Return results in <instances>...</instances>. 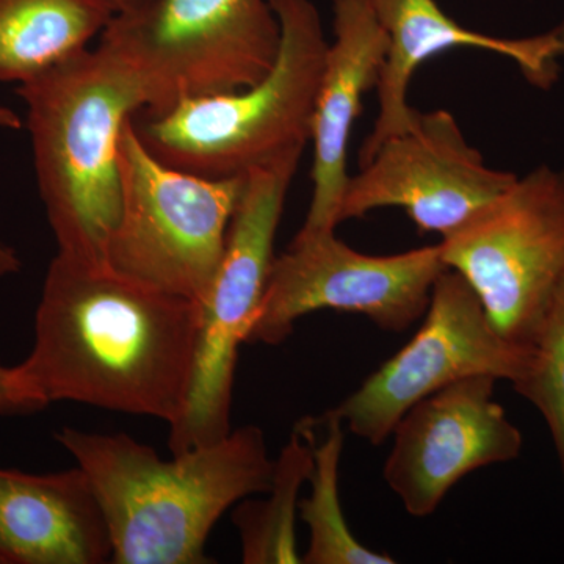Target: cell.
<instances>
[{"label": "cell", "mask_w": 564, "mask_h": 564, "mask_svg": "<svg viewBox=\"0 0 564 564\" xmlns=\"http://www.w3.org/2000/svg\"><path fill=\"white\" fill-rule=\"evenodd\" d=\"M202 306L57 252L18 367L50 406L76 402L174 425L187 406Z\"/></svg>", "instance_id": "1"}, {"label": "cell", "mask_w": 564, "mask_h": 564, "mask_svg": "<svg viewBox=\"0 0 564 564\" xmlns=\"http://www.w3.org/2000/svg\"><path fill=\"white\" fill-rule=\"evenodd\" d=\"M54 437L90 481L113 564L210 563L206 544L221 516L272 486L274 459L256 425L172 459L126 433L63 426Z\"/></svg>", "instance_id": "2"}, {"label": "cell", "mask_w": 564, "mask_h": 564, "mask_svg": "<svg viewBox=\"0 0 564 564\" xmlns=\"http://www.w3.org/2000/svg\"><path fill=\"white\" fill-rule=\"evenodd\" d=\"M28 107L41 202L58 251L107 267L121 210L118 147L139 95L98 51H82L18 85Z\"/></svg>", "instance_id": "3"}, {"label": "cell", "mask_w": 564, "mask_h": 564, "mask_svg": "<svg viewBox=\"0 0 564 564\" xmlns=\"http://www.w3.org/2000/svg\"><path fill=\"white\" fill-rule=\"evenodd\" d=\"M281 25L272 70L252 87L185 99L166 113L137 120L140 140L163 163L210 177L243 176L313 135L328 41L313 0H269Z\"/></svg>", "instance_id": "4"}, {"label": "cell", "mask_w": 564, "mask_h": 564, "mask_svg": "<svg viewBox=\"0 0 564 564\" xmlns=\"http://www.w3.org/2000/svg\"><path fill=\"white\" fill-rule=\"evenodd\" d=\"M99 36L96 51L158 117L261 82L278 61L281 25L269 0H150L113 14Z\"/></svg>", "instance_id": "5"}, {"label": "cell", "mask_w": 564, "mask_h": 564, "mask_svg": "<svg viewBox=\"0 0 564 564\" xmlns=\"http://www.w3.org/2000/svg\"><path fill=\"white\" fill-rule=\"evenodd\" d=\"M133 117L118 147L121 210L107 267L202 306L220 267L245 174L210 180L166 165L144 147Z\"/></svg>", "instance_id": "6"}, {"label": "cell", "mask_w": 564, "mask_h": 564, "mask_svg": "<svg viewBox=\"0 0 564 564\" xmlns=\"http://www.w3.org/2000/svg\"><path fill=\"white\" fill-rule=\"evenodd\" d=\"M304 150L245 174L225 251L202 304V328L187 406L170 426L173 455L215 443L231 432L234 378L240 345L247 344L274 261V239L289 188Z\"/></svg>", "instance_id": "7"}, {"label": "cell", "mask_w": 564, "mask_h": 564, "mask_svg": "<svg viewBox=\"0 0 564 564\" xmlns=\"http://www.w3.org/2000/svg\"><path fill=\"white\" fill-rule=\"evenodd\" d=\"M505 339L530 347L564 276V172L541 165L441 237Z\"/></svg>", "instance_id": "8"}, {"label": "cell", "mask_w": 564, "mask_h": 564, "mask_svg": "<svg viewBox=\"0 0 564 564\" xmlns=\"http://www.w3.org/2000/svg\"><path fill=\"white\" fill-rule=\"evenodd\" d=\"M445 269L437 243L372 256L352 250L336 231H299L274 256L247 344L276 347L300 318L323 310L362 314L384 332L402 333L423 318Z\"/></svg>", "instance_id": "9"}, {"label": "cell", "mask_w": 564, "mask_h": 564, "mask_svg": "<svg viewBox=\"0 0 564 564\" xmlns=\"http://www.w3.org/2000/svg\"><path fill=\"white\" fill-rule=\"evenodd\" d=\"M530 352L500 336L469 282L445 269L413 339L333 411L355 436L381 445L410 408L445 386L470 377L516 383Z\"/></svg>", "instance_id": "10"}, {"label": "cell", "mask_w": 564, "mask_h": 564, "mask_svg": "<svg viewBox=\"0 0 564 564\" xmlns=\"http://www.w3.org/2000/svg\"><path fill=\"white\" fill-rule=\"evenodd\" d=\"M516 177L486 165L451 111H426L410 131L384 141L361 172L350 176L339 225L400 207L419 231L444 237L507 191Z\"/></svg>", "instance_id": "11"}, {"label": "cell", "mask_w": 564, "mask_h": 564, "mask_svg": "<svg viewBox=\"0 0 564 564\" xmlns=\"http://www.w3.org/2000/svg\"><path fill=\"white\" fill-rule=\"evenodd\" d=\"M496 378L445 386L404 413L393 429L383 477L414 518L437 510L466 475L521 455L522 434L494 399Z\"/></svg>", "instance_id": "12"}, {"label": "cell", "mask_w": 564, "mask_h": 564, "mask_svg": "<svg viewBox=\"0 0 564 564\" xmlns=\"http://www.w3.org/2000/svg\"><path fill=\"white\" fill-rule=\"evenodd\" d=\"M389 40L377 85L378 115L372 132L359 150V169L378 148L410 131L421 111L408 102V90L423 62L454 47L491 51L514 62L522 76L540 90H551L562 73L564 21L529 39H499L458 24L436 0H370Z\"/></svg>", "instance_id": "13"}, {"label": "cell", "mask_w": 564, "mask_h": 564, "mask_svg": "<svg viewBox=\"0 0 564 564\" xmlns=\"http://www.w3.org/2000/svg\"><path fill=\"white\" fill-rule=\"evenodd\" d=\"M333 43L315 102L313 198L302 232L336 231L347 188L348 141L364 96L377 90L389 40L370 0H334Z\"/></svg>", "instance_id": "14"}, {"label": "cell", "mask_w": 564, "mask_h": 564, "mask_svg": "<svg viewBox=\"0 0 564 564\" xmlns=\"http://www.w3.org/2000/svg\"><path fill=\"white\" fill-rule=\"evenodd\" d=\"M110 560L109 530L79 466L51 474L0 467V564Z\"/></svg>", "instance_id": "15"}, {"label": "cell", "mask_w": 564, "mask_h": 564, "mask_svg": "<svg viewBox=\"0 0 564 564\" xmlns=\"http://www.w3.org/2000/svg\"><path fill=\"white\" fill-rule=\"evenodd\" d=\"M111 18L104 0H0V82L35 79L87 50Z\"/></svg>", "instance_id": "16"}, {"label": "cell", "mask_w": 564, "mask_h": 564, "mask_svg": "<svg viewBox=\"0 0 564 564\" xmlns=\"http://www.w3.org/2000/svg\"><path fill=\"white\" fill-rule=\"evenodd\" d=\"M313 470L310 419H300L288 444L274 459L272 486L263 499L247 500L234 508L245 564H299L295 521L300 491Z\"/></svg>", "instance_id": "17"}, {"label": "cell", "mask_w": 564, "mask_h": 564, "mask_svg": "<svg viewBox=\"0 0 564 564\" xmlns=\"http://www.w3.org/2000/svg\"><path fill=\"white\" fill-rule=\"evenodd\" d=\"M310 419L313 470L310 497L300 500V519L310 529V544L303 564H393L391 555L380 554L356 540L345 519L339 494L340 456L344 451V422L333 410L318 417L325 437L317 443V422Z\"/></svg>", "instance_id": "18"}, {"label": "cell", "mask_w": 564, "mask_h": 564, "mask_svg": "<svg viewBox=\"0 0 564 564\" xmlns=\"http://www.w3.org/2000/svg\"><path fill=\"white\" fill-rule=\"evenodd\" d=\"M530 347L525 372L513 388L547 423L564 480V276Z\"/></svg>", "instance_id": "19"}, {"label": "cell", "mask_w": 564, "mask_h": 564, "mask_svg": "<svg viewBox=\"0 0 564 564\" xmlns=\"http://www.w3.org/2000/svg\"><path fill=\"white\" fill-rule=\"evenodd\" d=\"M47 408L22 381L18 367L0 364V415H28Z\"/></svg>", "instance_id": "20"}, {"label": "cell", "mask_w": 564, "mask_h": 564, "mask_svg": "<svg viewBox=\"0 0 564 564\" xmlns=\"http://www.w3.org/2000/svg\"><path fill=\"white\" fill-rule=\"evenodd\" d=\"M24 126L20 115L10 107L0 104V128L10 129V131H20ZM21 259L17 251L9 245L0 242V280L21 272Z\"/></svg>", "instance_id": "21"}, {"label": "cell", "mask_w": 564, "mask_h": 564, "mask_svg": "<svg viewBox=\"0 0 564 564\" xmlns=\"http://www.w3.org/2000/svg\"><path fill=\"white\" fill-rule=\"evenodd\" d=\"M104 2L110 7L113 14H118L139 9V7L144 6L150 0H104Z\"/></svg>", "instance_id": "22"}]
</instances>
